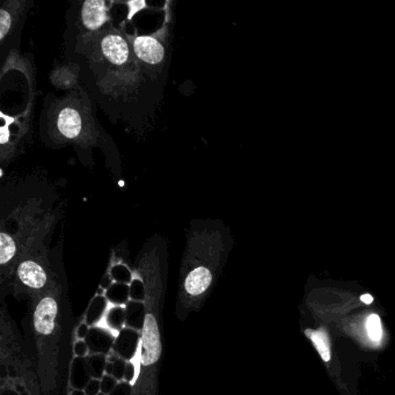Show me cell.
Here are the masks:
<instances>
[{
	"instance_id": "1",
	"label": "cell",
	"mask_w": 395,
	"mask_h": 395,
	"mask_svg": "<svg viewBox=\"0 0 395 395\" xmlns=\"http://www.w3.org/2000/svg\"><path fill=\"white\" fill-rule=\"evenodd\" d=\"M136 271L143 283V327L130 395H158L162 359V308L167 279L160 245L144 246Z\"/></svg>"
},
{
	"instance_id": "2",
	"label": "cell",
	"mask_w": 395,
	"mask_h": 395,
	"mask_svg": "<svg viewBox=\"0 0 395 395\" xmlns=\"http://www.w3.org/2000/svg\"><path fill=\"white\" fill-rule=\"evenodd\" d=\"M226 255L223 232L213 225L193 226L180 267L176 315L184 321L204 305L216 286Z\"/></svg>"
},
{
	"instance_id": "3",
	"label": "cell",
	"mask_w": 395,
	"mask_h": 395,
	"mask_svg": "<svg viewBox=\"0 0 395 395\" xmlns=\"http://www.w3.org/2000/svg\"><path fill=\"white\" fill-rule=\"evenodd\" d=\"M77 49L86 56L96 86L105 96H129L143 81L128 35L118 28L108 27L96 34H81Z\"/></svg>"
},
{
	"instance_id": "4",
	"label": "cell",
	"mask_w": 395,
	"mask_h": 395,
	"mask_svg": "<svg viewBox=\"0 0 395 395\" xmlns=\"http://www.w3.org/2000/svg\"><path fill=\"white\" fill-rule=\"evenodd\" d=\"M32 332L37 355L41 395H58L59 352L62 337V288L58 279L30 303Z\"/></svg>"
},
{
	"instance_id": "5",
	"label": "cell",
	"mask_w": 395,
	"mask_h": 395,
	"mask_svg": "<svg viewBox=\"0 0 395 395\" xmlns=\"http://www.w3.org/2000/svg\"><path fill=\"white\" fill-rule=\"evenodd\" d=\"M49 135L56 143L79 147L94 145L100 131L92 105L85 92L78 89L52 103L48 113Z\"/></svg>"
},
{
	"instance_id": "6",
	"label": "cell",
	"mask_w": 395,
	"mask_h": 395,
	"mask_svg": "<svg viewBox=\"0 0 395 395\" xmlns=\"http://www.w3.org/2000/svg\"><path fill=\"white\" fill-rule=\"evenodd\" d=\"M132 52L138 62L142 72L156 78L164 69L166 48L169 42V22L160 30L150 35H128Z\"/></svg>"
},
{
	"instance_id": "7",
	"label": "cell",
	"mask_w": 395,
	"mask_h": 395,
	"mask_svg": "<svg viewBox=\"0 0 395 395\" xmlns=\"http://www.w3.org/2000/svg\"><path fill=\"white\" fill-rule=\"evenodd\" d=\"M21 257V242L17 235L1 230L0 232V283L3 289L12 291L15 271Z\"/></svg>"
},
{
	"instance_id": "8",
	"label": "cell",
	"mask_w": 395,
	"mask_h": 395,
	"mask_svg": "<svg viewBox=\"0 0 395 395\" xmlns=\"http://www.w3.org/2000/svg\"><path fill=\"white\" fill-rule=\"evenodd\" d=\"M109 8L105 0H87L81 6V25L84 34H96L110 21Z\"/></svg>"
},
{
	"instance_id": "9",
	"label": "cell",
	"mask_w": 395,
	"mask_h": 395,
	"mask_svg": "<svg viewBox=\"0 0 395 395\" xmlns=\"http://www.w3.org/2000/svg\"><path fill=\"white\" fill-rule=\"evenodd\" d=\"M26 1L11 0L6 1L0 8V42L4 43L8 35L15 30L26 8Z\"/></svg>"
},
{
	"instance_id": "10",
	"label": "cell",
	"mask_w": 395,
	"mask_h": 395,
	"mask_svg": "<svg viewBox=\"0 0 395 395\" xmlns=\"http://www.w3.org/2000/svg\"><path fill=\"white\" fill-rule=\"evenodd\" d=\"M78 77H79V66L76 64H66L55 67L50 76L52 84L62 89H72L77 87Z\"/></svg>"
},
{
	"instance_id": "11",
	"label": "cell",
	"mask_w": 395,
	"mask_h": 395,
	"mask_svg": "<svg viewBox=\"0 0 395 395\" xmlns=\"http://www.w3.org/2000/svg\"><path fill=\"white\" fill-rule=\"evenodd\" d=\"M311 337L312 341L314 342L315 347L318 349L319 354L322 356V359L325 361H330V344H328L326 335L322 332H317V333H312Z\"/></svg>"
},
{
	"instance_id": "12",
	"label": "cell",
	"mask_w": 395,
	"mask_h": 395,
	"mask_svg": "<svg viewBox=\"0 0 395 395\" xmlns=\"http://www.w3.org/2000/svg\"><path fill=\"white\" fill-rule=\"evenodd\" d=\"M367 334L371 340L381 341L383 330H381V319L378 315H370L367 319Z\"/></svg>"
},
{
	"instance_id": "13",
	"label": "cell",
	"mask_w": 395,
	"mask_h": 395,
	"mask_svg": "<svg viewBox=\"0 0 395 395\" xmlns=\"http://www.w3.org/2000/svg\"><path fill=\"white\" fill-rule=\"evenodd\" d=\"M125 4L128 6V14H127L128 21H132V19L135 18L137 13L147 8L145 0H128V1H125Z\"/></svg>"
},
{
	"instance_id": "14",
	"label": "cell",
	"mask_w": 395,
	"mask_h": 395,
	"mask_svg": "<svg viewBox=\"0 0 395 395\" xmlns=\"http://www.w3.org/2000/svg\"><path fill=\"white\" fill-rule=\"evenodd\" d=\"M361 300H362L363 303H365V304H371L372 301H374V298L370 296V295H363L361 297Z\"/></svg>"
}]
</instances>
